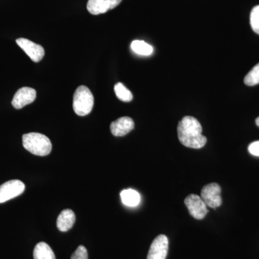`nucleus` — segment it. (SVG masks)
Masks as SVG:
<instances>
[{
	"label": "nucleus",
	"mask_w": 259,
	"mask_h": 259,
	"mask_svg": "<svg viewBox=\"0 0 259 259\" xmlns=\"http://www.w3.org/2000/svg\"><path fill=\"white\" fill-rule=\"evenodd\" d=\"M202 133V125L192 116L183 117L177 127V134L181 144L194 149L204 147L207 143V139Z\"/></svg>",
	"instance_id": "f257e3e1"
},
{
	"label": "nucleus",
	"mask_w": 259,
	"mask_h": 259,
	"mask_svg": "<svg viewBox=\"0 0 259 259\" xmlns=\"http://www.w3.org/2000/svg\"><path fill=\"white\" fill-rule=\"evenodd\" d=\"M23 147L35 156H48L52 150L50 139L45 135L30 133L23 136Z\"/></svg>",
	"instance_id": "f03ea898"
},
{
	"label": "nucleus",
	"mask_w": 259,
	"mask_h": 259,
	"mask_svg": "<svg viewBox=\"0 0 259 259\" xmlns=\"http://www.w3.org/2000/svg\"><path fill=\"white\" fill-rule=\"evenodd\" d=\"M94 96L90 89L86 86H79L76 89L73 100V109L79 116L88 115L93 110Z\"/></svg>",
	"instance_id": "7ed1b4c3"
},
{
	"label": "nucleus",
	"mask_w": 259,
	"mask_h": 259,
	"mask_svg": "<svg viewBox=\"0 0 259 259\" xmlns=\"http://www.w3.org/2000/svg\"><path fill=\"white\" fill-rule=\"evenodd\" d=\"M221 188L217 183H211L204 186L201 191V198L206 205L212 208H217L222 204L221 196Z\"/></svg>",
	"instance_id": "20e7f679"
},
{
	"label": "nucleus",
	"mask_w": 259,
	"mask_h": 259,
	"mask_svg": "<svg viewBox=\"0 0 259 259\" xmlns=\"http://www.w3.org/2000/svg\"><path fill=\"white\" fill-rule=\"evenodd\" d=\"M25 186L20 180H11L0 186V203H4L23 194Z\"/></svg>",
	"instance_id": "39448f33"
},
{
	"label": "nucleus",
	"mask_w": 259,
	"mask_h": 259,
	"mask_svg": "<svg viewBox=\"0 0 259 259\" xmlns=\"http://www.w3.org/2000/svg\"><path fill=\"white\" fill-rule=\"evenodd\" d=\"M185 204L191 215L195 219H203L208 212L207 206L204 203V201L199 196L196 194H190L187 196L185 200Z\"/></svg>",
	"instance_id": "423d86ee"
},
{
	"label": "nucleus",
	"mask_w": 259,
	"mask_h": 259,
	"mask_svg": "<svg viewBox=\"0 0 259 259\" xmlns=\"http://www.w3.org/2000/svg\"><path fill=\"white\" fill-rule=\"evenodd\" d=\"M168 249V238L164 235H160L151 243L147 259H166Z\"/></svg>",
	"instance_id": "0eeeda50"
},
{
	"label": "nucleus",
	"mask_w": 259,
	"mask_h": 259,
	"mask_svg": "<svg viewBox=\"0 0 259 259\" xmlns=\"http://www.w3.org/2000/svg\"><path fill=\"white\" fill-rule=\"evenodd\" d=\"M16 42L34 62L37 63L41 61L45 55V51L41 46L30 41L28 39L18 38Z\"/></svg>",
	"instance_id": "6e6552de"
},
{
	"label": "nucleus",
	"mask_w": 259,
	"mask_h": 259,
	"mask_svg": "<svg viewBox=\"0 0 259 259\" xmlns=\"http://www.w3.org/2000/svg\"><path fill=\"white\" fill-rule=\"evenodd\" d=\"M122 0H89L87 8L92 15L104 14L120 4Z\"/></svg>",
	"instance_id": "1a4fd4ad"
},
{
	"label": "nucleus",
	"mask_w": 259,
	"mask_h": 259,
	"mask_svg": "<svg viewBox=\"0 0 259 259\" xmlns=\"http://www.w3.org/2000/svg\"><path fill=\"white\" fill-rule=\"evenodd\" d=\"M36 91L30 88L20 89L13 97L12 105L15 109H21L35 101Z\"/></svg>",
	"instance_id": "9d476101"
},
{
	"label": "nucleus",
	"mask_w": 259,
	"mask_h": 259,
	"mask_svg": "<svg viewBox=\"0 0 259 259\" xmlns=\"http://www.w3.org/2000/svg\"><path fill=\"white\" fill-rule=\"evenodd\" d=\"M135 123L132 118L122 117L114 121L110 125V131L113 136L122 137L134 129Z\"/></svg>",
	"instance_id": "9b49d317"
},
{
	"label": "nucleus",
	"mask_w": 259,
	"mask_h": 259,
	"mask_svg": "<svg viewBox=\"0 0 259 259\" xmlns=\"http://www.w3.org/2000/svg\"><path fill=\"white\" fill-rule=\"evenodd\" d=\"M74 212L71 209H66L63 210L58 217L57 225L58 229L61 232H66L69 231L75 223Z\"/></svg>",
	"instance_id": "f8f14e48"
},
{
	"label": "nucleus",
	"mask_w": 259,
	"mask_h": 259,
	"mask_svg": "<svg viewBox=\"0 0 259 259\" xmlns=\"http://www.w3.org/2000/svg\"><path fill=\"white\" fill-rule=\"evenodd\" d=\"M122 203L128 207H136L141 202V196L137 191L127 189L124 190L120 193Z\"/></svg>",
	"instance_id": "ddd939ff"
},
{
	"label": "nucleus",
	"mask_w": 259,
	"mask_h": 259,
	"mask_svg": "<svg viewBox=\"0 0 259 259\" xmlns=\"http://www.w3.org/2000/svg\"><path fill=\"white\" fill-rule=\"evenodd\" d=\"M34 259H56L55 254L50 246L44 242L35 245L33 250Z\"/></svg>",
	"instance_id": "4468645a"
},
{
	"label": "nucleus",
	"mask_w": 259,
	"mask_h": 259,
	"mask_svg": "<svg viewBox=\"0 0 259 259\" xmlns=\"http://www.w3.org/2000/svg\"><path fill=\"white\" fill-rule=\"evenodd\" d=\"M131 49L136 54L141 56L151 55L153 51V47L144 40H134L131 44Z\"/></svg>",
	"instance_id": "2eb2a0df"
},
{
	"label": "nucleus",
	"mask_w": 259,
	"mask_h": 259,
	"mask_svg": "<svg viewBox=\"0 0 259 259\" xmlns=\"http://www.w3.org/2000/svg\"><path fill=\"white\" fill-rule=\"evenodd\" d=\"M114 90H115L116 96L121 101L124 102L132 101L133 98H134L133 94L124 86L123 83L120 82L116 83L114 87Z\"/></svg>",
	"instance_id": "dca6fc26"
},
{
	"label": "nucleus",
	"mask_w": 259,
	"mask_h": 259,
	"mask_svg": "<svg viewBox=\"0 0 259 259\" xmlns=\"http://www.w3.org/2000/svg\"><path fill=\"white\" fill-rule=\"evenodd\" d=\"M244 83L247 86L250 87L259 83V63L245 76Z\"/></svg>",
	"instance_id": "f3484780"
},
{
	"label": "nucleus",
	"mask_w": 259,
	"mask_h": 259,
	"mask_svg": "<svg viewBox=\"0 0 259 259\" xmlns=\"http://www.w3.org/2000/svg\"><path fill=\"white\" fill-rule=\"evenodd\" d=\"M250 23L252 30L259 35V5L252 9L250 15Z\"/></svg>",
	"instance_id": "a211bd4d"
},
{
	"label": "nucleus",
	"mask_w": 259,
	"mask_h": 259,
	"mask_svg": "<svg viewBox=\"0 0 259 259\" xmlns=\"http://www.w3.org/2000/svg\"><path fill=\"white\" fill-rule=\"evenodd\" d=\"M71 259H88V250L83 245H79L71 255Z\"/></svg>",
	"instance_id": "6ab92c4d"
},
{
	"label": "nucleus",
	"mask_w": 259,
	"mask_h": 259,
	"mask_svg": "<svg viewBox=\"0 0 259 259\" xmlns=\"http://www.w3.org/2000/svg\"><path fill=\"white\" fill-rule=\"evenodd\" d=\"M248 151L253 156H259V141L251 143L248 146Z\"/></svg>",
	"instance_id": "aec40b11"
},
{
	"label": "nucleus",
	"mask_w": 259,
	"mask_h": 259,
	"mask_svg": "<svg viewBox=\"0 0 259 259\" xmlns=\"http://www.w3.org/2000/svg\"><path fill=\"white\" fill-rule=\"evenodd\" d=\"M255 124H256L257 126H258L259 127V117L256 119V120H255Z\"/></svg>",
	"instance_id": "412c9836"
}]
</instances>
